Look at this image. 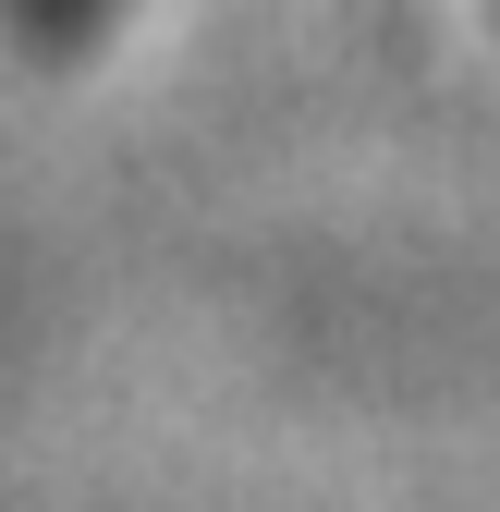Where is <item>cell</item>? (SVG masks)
Instances as JSON below:
<instances>
[{"label": "cell", "instance_id": "1", "mask_svg": "<svg viewBox=\"0 0 500 512\" xmlns=\"http://www.w3.org/2000/svg\"><path fill=\"white\" fill-rule=\"evenodd\" d=\"M98 13H110V0H13V25H25L37 49H74V37H86Z\"/></svg>", "mask_w": 500, "mask_h": 512}]
</instances>
